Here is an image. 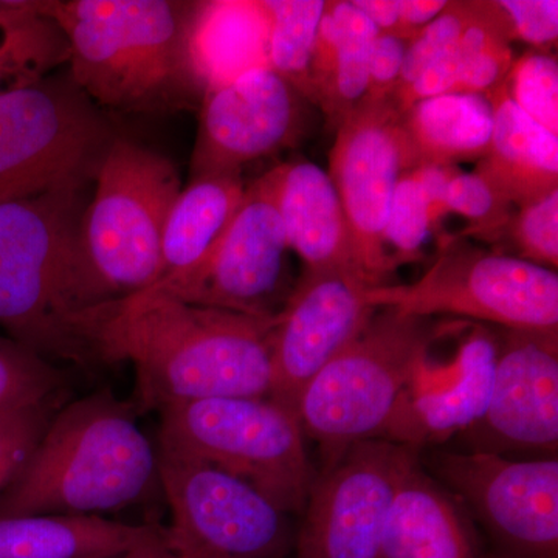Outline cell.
I'll list each match as a JSON object with an SVG mask.
<instances>
[{
	"label": "cell",
	"instance_id": "obj_1",
	"mask_svg": "<svg viewBox=\"0 0 558 558\" xmlns=\"http://www.w3.org/2000/svg\"><path fill=\"white\" fill-rule=\"evenodd\" d=\"M275 317L197 306L149 288L89 307L76 332L95 366L130 363L137 414L209 398H269Z\"/></svg>",
	"mask_w": 558,
	"mask_h": 558
},
{
	"label": "cell",
	"instance_id": "obj_2",
	"mask_svg": "<svg viewBox=\"0 0 558 558\" xmlns=\"http://www.w3.org/2000/svg\"><path fill=\"white\" fill-rule=\"evenodd\" d=\"M69 46V75L97 108L130 113L199 109L189 57L193 2L49 0Z\"/></svg>",
	"mask_w": 558,
	"mask_h": 558
},
{
	"label": "cell",
	"instance_id": "obj_3",
	"mask_svg": "<svg viewBox=\"0 0 558 558\" xmlns=\"http://www.w3.org/2000/svg\"><path fill=\"white\" fill-rule=\"evenodd\" d=\"M137 417L109 389L65 402L0 495V519L101 517L145 498L160 486L159 451Z\"/></svg>",
	"mask_w": 558,
	"mask_h": 558
},
{
	"label": "cell",
	"instance_id": "obj_4",
	"mask_svg": "<svg viewBox=\"0 0 558 558\" xmlns=\"http://www.w3.org/2000/svg\"><path fill=\"white\" fill-rule=\"evenodd\" d=\"M84 186L0 204V329L51 363L92 368L76 332L98 306L81 245Z\"/></svg>",
	"mask_w": 558,
	"mask_h": 558
},
{
	"label": "cell",
	"instance_id": "obj_5",
	"mask_svg": "<svg viewBox=\"0 0 558 558\" xmlns=\"http://www.w3.org/2000/svg\"><path fill=\"white\" fill-rule=\"evenodd\" d=\"M439 330L429 318L377 310L310 381L296 416L304 436L318 444L319 469L336 464L354 444L384 439L403 396L427 366Z\"/></svg>",
	"mask_w": 558,
	"mask_h": 558
},
{
	"label": "cell",
	"instance_id": "obj_6",
	"mask_svg": "<svg viewBox=\"0 0 558 558\" xmlns=\"http://www.w3.org/2000/svg\"><path fill=\"white\" fill-rule=\"evenodd\" d=\"M81 218V245L98 304L156 284L168 213L182 190L167 157L117 135L95 174Z\"/></svg>",
	"mask_w": 558,
	"mask_h": 558
},
{
	"label": "cell",
	"instance_id": "obj_7",
	"mask_svg": "<svg viewBox=\"0 0 558 558\" xmlns=\"http://www.w3.org/2000/svg\"><path fill=\"white\" fill-rule=\"evenodd\" d=\"M159 414L160 447L242 481L288 515L303 513L318 469L295 413L270 398H209Z\"/></svg>",
	"mask_w": 558,
	"mask_h": 558
},
{
	"label": "cell",
	"instance_id": "obj_8",
	"mask_svg": "<svg viewBox=\"0 0 558 558\" xmlns=\"http://www.w3.org/2000/svg\"><path fill=\"white\" fill-rule=\"evenodd\" d=\"M116 137L69 72L0 95V204L86 185Z\"/></svg>",
	"mask_w": 558,
	"mask_h": 558
},
{
	"label": "cell",
	"instance_id": "obj_9",
	"mask_svg": "<svg viewBox=\"0 0 558 558\" xmlns=\"http://www.w3.org/2000/svg\"><path fill=\"white\" fill-rule=\"evenodd\" d=\"M374 310L432 318L449 315L508 330L558 332L557 270L451 241L413 284L369 288Z\"/></svg>",
	"mask_w": 558,
	"mask_h": 558
},
{
	"label": "cell",
	"instance_id": "obj_10",
	"mask_svg": "<svg viewBox=\"0 0 558 558\" xmlns=\"http://www.w3.org/2000/svg\"><path fill=\"white\" fill-rule=\"evenodd\" d=\"M160 487L170 506L165 539L172 558H289L295 534L288 513L255 488L160 447Z\"/></svg>",
	"mask_w": 558,
	"mask_h": 558
},
{
	"label": "cell",
	"instance_id": "obj_11",
	"mask_svg": "<svg viewBox=\"0 0 558 558\" xmlns=\"http://www.w3.org/2000/svg\"><path fill=\"white\" fill-rule=\"evenodd\" d=\"M421 464L468 510L497 558H558V458L421 450Z\"/></svg>",
	"mask_w": 558,
	"mask_h": 558
},
{
	"label": "cell",
	"instance_id": "obj_12",
	"mask_svg": "<svg viewBox=\"0 0 558 558\" xmlns=\"http://www.w3.org/2000/svg\"><path fill=\"white\" fill-rule=\"evenodd\" d=\"M416 170L402 113L391 101H363L336 130L329 178L347 216L355 266L369 288L389 281L399 260L385 244L389 205L399 180Z\"/></svg>",
	"mask_w": 558,
	"mask_h": 558
},
{
	"label": "cell",
	"instance_id": "obj_13",
	"mask_svg": "<svg viewBox=\"0 0 558 558\" xmlns=\"http://www.w3.org/2000/svg\"><path fill=\"white\" fill-rule=\"evenodd\" d=\"M288 238L277 204V167L245 189L211 258L185 277L150 286L186 303L270 318L288 301Z\"/></svg>",
	"mask_w": 558,
	"mask_h": 558
},
{
	"label": "cell",
	"instance_id": "obj_14",
	"mask_svg": "<svg viewBox=\"0 0 558 558\" xmlns=\"http://www.w3.org/2000/svg\"><path fill=\"white\" fill-rule=\"evenodd\" d=\"M421 449L363 440L319 469L290 558H379L400 476Z\"/></svg>",
	"mask_w": 558,
	"mask_h": 558
},
{
	"label": "cell",
	"instance_id": "obj_15",
	"mask_svg": "<svg viewBox=\"0 0 558 558\" xmlns=\"http://www.w3.org/2000/svg\"><path fill=\"white\" fill-rule=\"evenodd\" d=\"M454 439L461 451L557 458L558 332L505 329L486 411Z\"/></svg>",
	"mask_w": 558,
	"mask_h": 558
},
{
	"label": "cell",
	"instance_id": "obj_16",
	"mask_svg": "<svg viewBox=\"0 0 558 558\" xmlns=\"http://www.w3.org/2000/svg\"><path fill=\"white\" fill-rule=\"evenodd\" d=\"M368 289L348 271L303 270L271 329L270 399L296 414L304 388L376 314Z\"/></svg>",
	"mask_w": 558,
	"mask_h": 558
},
{
	"label": "cell",
	"instance_id": "obj_17",
	"mask_svg": "<svg viewBox=\"0 0 558 558\" xmlns=\"http://www.w3.org/2000/svg\"><path fill=\"white\" fill-rule=\"evenodd\" d=\"M306 102L269 68L207 92L197 109L190 179L242 172L252 161L299 145L306 130Z\"/></svg>",
	"mask_w": 558,
	"mask_h": 558
},
{
	"label": "cell",
	"instance_id": "obj_18",
	"mask_svg": "<svg viewBox=\"0 0 558 558\" xmlns=\"http://www.w3.org/2000/svg\"><path fill=\"white\" fill-rule=\"evenodd\" d=\"M498 337L476 329L462 341L446 380L421 376L405 392L384 439L427 449L458 438L483 417L494 385Z\"/></svg>",
	"mask_w": 558,
	"mask_h": 558
},
{
	"label": "cell",
	"instance_id": "obj_19",
	"mask_svg": "<svg viewBox=\"0 0 558 558\" xmlns=\"http://www.w3.org/2000/svg\"><path fill=\"white\" fill-rule=\"evenodd\" d=\"M487 554L468 510L429 475L417 454L396 487L379 558H487Z\"/></svg>",
	"mask_w": 558,
	"mask_h": 558
},
{
	"label": "cell",
	"instance_id": "obj_20",
	"mask_svg": "<svg viewBox=\"0 0 558 558\" xmlns=\"http://www.w3.org/2000/svg\"><path fill=\"white\" fill-rule=\"evenodd\" d=\"M277 204L289 248L303 260L304 270L348 271L366 284L328 171L303 159L277 165Z\"/></svg>",
	"mask_w": 558,
	"mask_h": 558
},
{
	"label": "cell",
	"instance_id": "obj_21",
	"mask_svg": "<svg viewBox=\"0 0 558 558\" xmlns=\"http://www.w3.org/2000/svg\"><path fill=\"white\" fill-rule=\"evenodd\" d=\"M269 38L266 0L193 2L189 57L202 95L252 70L269 68Z\"/></svg>",
	"mask_w": 558,
	"mask_h": 558
},
{
	"label": "cell",
	"instance_id": "obj_22",
	"mask_svg": "<svg viewBox=\"0 0 558 558\" xmlns=\"http://www.w3.org/2000/svg\"><path fill=\"white\" fill-rule=\"evenodd\" d=\"M486 97L494 108V131L475 171L517 208L558 190V134L523 112L506 83Z\"/></svg>",
	"mask_w": 558,
	"mask_h": 558
},
{
	"label": "cell",
	"instance_id": "obj_23",
	"mask_svg": "<svg viewBox=\"0 0 558 558\" xmlns=\"http://www.w3.org/2000/svg\"><path fill=\"white\" fill-rule=\"evenodd\" d=\"M245 189L242 172L190 179L165 222L156 284L185 277L211 258L241 207Z\"/></svg>",
	"mask_w": 558,
	"mask_h": 558
},
{
	"label": "cell",
	"instance_id": "obj_24",
	"mask_svg": "<svg viewBox=\"0 0 558 558\" xmlns=\"http://www.w3.org/2000/svg\"><path fill=\"white\" fill-rule=\"evenodd\" d=\"M377 28L352 3L326 2L311 65L312 105L337 130L368 90L371 49Z\"/></svg>",
	"mask_w": 558,
	"mask_h": 558
},
{
	"label": "cell",
	"instance_id": "obj_25",
	"mask_svg": "<svg viewBox=\"0 0 558 558\" xmlns=\"http://www.w3.org/2000/svg\"><path fill=\"white\" fill-rule=\"evenodd\" d=\"M156 524L105 517L28 515L0 519V558H90L123 554Z\"/></svg>",
	"mask_w": 558,
	"mask_h": 558
},
{
	"label": "cell",
	"instance_id": "obj_26",
	"mask_svg": "<svg viewBox=\"0 0 558 558\" xmlns=\"http://www.w3.org/2000/svg\"><path fill=\"white\" fill-rule=\"evenodd\" d=\"M416 168L480 161L494 131V108L484 95L447 94L427 98L402 113Z\"/></svg>",
	"mask_w": 558,
	"mask_h": 558
},
{
	"label": "cell",
	"instance_id": "obj_27",
	"mask_svg": "<svg viewBox=\"0 0 558 558\" xmlns=\"http://www.w3.org/2000/svg\"><path fill=\"white\" fill-rule=\"evenodd\" d=\"M69 61L49 2L0 0V95L33 86Z\"/></svg>",
	"mask_w": 558,
	"mask_h": 558
},
{
	"label": "cell",
	"instance_id": "obj_28",
	"mask_svg": "<svg viewBox=\"0 0 558 558\" xmlns=\"http://www.w3.org/2000/svg\"><path fill=\"white\" fill-rule=\"evenodd\" d=\"M269 68L312 105L311 65L326 0H266Z\"/></svg>",
	"mask_w": 558,
	"mask_h": 558
},
{
	"label": "cell",
	"instance_id": "obj_29",
	"mask_svg": "<svg viewBox=\"0 0 558 558\" xmlns=\"http://www.w3.org/2000/svg\"><path fill=\"white\" fill-rule=\"evenodd\" d=\"M473 3L475 16L450 54V62L457 80V94L486 97L506 83L515 57L492 3L488 0Z\"/></svg>",
	"mask_w": 558,
	"mask_h": 558
},
{
	"label": "cell",
	"instance_id": "obj_30",
	"mask_svg": "<svg viewBox=\"0 0 558 558\" xmlns=\"http://www.w3.org/2000/svg\"><path fill=\"white\" fill-rule=\"evenodd\" d=\"M65 385L54 363L0 333V413L68 395Z\"/></svg>",
	"mask_w": 558,
	"mask_h": 558
},
{
	"label": "cell",
	"instance_id": "obj_31",
	"mask_svg": "<svg viewBox=\"0 0 558 558\" xmlns=\"http://www.w3.org/2000/svg\"><path fill=\"white\" fill-rule=\"evenodd\" d=\"M446 205L447 211L469 220L465 233L490 242L501 240L513 215V205L476 171L451 174Z\"/></svg>",
	"mask_w": 558,
	"mask_h": 558
},
{
	"label": "cell",
	"instance_id": "obj_32",
	"mask_svg": "<svg viewBox=\"0 0 558 558\" xmlns=\"http://www.w3.org/2000/svg\"><path fill=\"white\" fill-rule=\"evenodd\" d=\"M65 396L0 413V495L21 475Z\"/></svg>",
	"mask_w": 558,
	"mask_h": 558
},
{
	"label": "cell",
	"instance_id": "obj_33",
	"mask_svg": "<svg viewBox=\"0 0 558 558\" xmlns=\"http://www.w3.org/2000/svg\"><path fill=\"white\" fill-rule=\"evenodd\" d=\"M509 97L531 119L558 134V62L556 54L529 51L513 61L508 80Z\"/></svg>",
	"mask_w": 558,
	"mask_h": 558
},
{
	"label": "cell",
	"instance_id": "obj_34",
	"mask_svg": "<svg viewBox=\"0 0 558 558\" xmlns=\"http://www.w3.org/2000/svg\"><path fill=\"white\" fill-rule=\"evenodd\" d=\"M473 16H475V3L449 2L447 9L435 21L422 28L407 47L402 75L395 95L409 89L421 73L453 53Z\"/></svg>",
	"mask_w": 558,
	"mask_h": 558
},
{
	"label": "cell",
	"instance_id": "obj_35",
	"mask_svg": "<svg viewBox=\"0 0 558 558\" xmlns=\"http://www.w3.org/2000/svg\"><path fill=\"white\" fill-rule=\"evenodd\" d=\"M502 238L509 240L519 252L517 258L557 270L558 190L519 207V211L510 218Z\"/></svg>",
	"mask_w": 558,
	"mask_h": 558
},
{
	"label": "cell",
	"instance_id": "obj_36",
	"mask_svg": "<svg viewBox=\"0 0 558 558\" xmlns=\"http://www.w3.org/2000/svg\"><path fill=\"white\" fill-rule=\"evenodd\" d=\"M432 230L427 199L411 171L407 172L392 194L385 227V244L398 250L399 263L414 260Z\"/></svg>",
	"mask_w": 558,
	"mask_h": 558
},
{
	"label": "cell",
	"instance_id": "obj_37",
	"mask_svg": "<svg viewBox=\"0 0 558 558\" xmlns=\"http://www.w3.org/2000/svg\"><path fill=\"white\" fill-rule=\"evenodd\" d=\"M499 25L512 40H523L539 53L553 54L558 39L557 0H492Z\"/></svg>",
	"mask_w": 558,
	"mask_h": 558
},
{
	"label": "cell",
	"instance_id": "obj_38",
	"mask_svg": "<svg viewBox=\"0 0 558 558\" xmlns=\"http://www.w3.org/2000/svg\"><path fill=\"white\" fill-rule=\"evenodd\" d=\"M407 47L409 43L398 36L377 35L369 54L365 101H391L402 75Z\"/></svg>",
	"mask_w": 558,
	"mask_h": 558
},
{
	"label": "cell",
	"instance_id": "obj_39",
	"mask_svg": "<svg viewBox=\"0 0 558 558\" xmlns=\"http://www.w3.org/2000/svg\"><path fill=\"white\" fill-rule=\"evenodd\" d=\"M457 171L454 167H438V165H422L411 171L418 189L424 193L429 208L433 229L438 227L439 220L449 215L446 205L447 186L451 174Z\"/></svg>",
	"mask_w": 558,
	"mask_h": 558
},
{
	"label": "cell",
	"instance_id": "obj_40",
	"mask_svg": "<svg viewBox=\"0 0 558 558\" xmlns=\"http://www.w3.org/2000/svg\"><path fill=\"white\" fill-rule=\"evenodd\" d=\"M449 2L444 0H399V38L410 43L422 28L436 20Z\"/></svg>",
	"mask_w": 558,
	"mask_h": 558
},
{
	"label": "cell",
	"instance_id": "obj_41",
	"mask_svg": "<svg viewBox=\"0 0 558 558\" xmlns=\"http://www.w3.org/2000/svg\"><path fill=\"white\" fill-rule=\"evenodd\" d=\"M381 35H400L399 0H352Z\"/></svg>",
	"mask_w": 558,
	"mask_h": 558
},
{
	"label": "cell",
	"instance_id": "obj_42",
	"mask_svg": "<svg viewBox=\"0 0 558 558\" xmlns=\"http://www.w3.org/2000/svg\"><path fill=\"white\" fill-rule=\"evenodd\" d=\"M121 558H172L165 539V526L156 524L149 535L128 549Z\"/></svg>",
	"mask_w": 558,
	"mask_h": 558
},
{
	"label": "cell",
	"instance_id": "obj_43",
	"mask_svg": "<svg viewBox=\"0 0 558 558\" xmlns=\"http://www.w3.org/2000/svg\"><path fill=\"white\" fill-rule=\"evenodd\" d=\"M123 554H110V556H98V557H90V558H121V556H123Z\"/></svg>",
	"mask_w": 558,
	"mask_h": 558
},
{
	"label": "cell",
	"instance_id": "obj_44",
	"mask_svg": "<svg viewBox=\"0 0 558 558\" xmlns=\"http://www.w3.org/2000/svg\"><path fill=\"white\" fill-rule=\"evenodd\" d=\"M487 558H497V557H494V556H490V554H487Z\"/></svg>",
	"mask_w": 558,
	"mask_h": 558
},
{
	"label": "cell",
	"instance_id": "obj_45",
	"mask_svg": "<svg viewBox=\"0 0 558 558\" xmlns=\"http://www.w3.org/2000/svg\"><path fill=\"white\" fill-rule=\"evenodd\" d=\"M290 558V557H289Z\"/></svg>",
	"mask_w": 558,
	"mask_h": 558
}]
</instances>
